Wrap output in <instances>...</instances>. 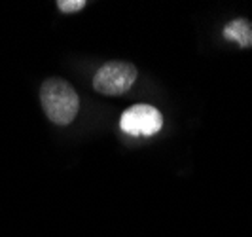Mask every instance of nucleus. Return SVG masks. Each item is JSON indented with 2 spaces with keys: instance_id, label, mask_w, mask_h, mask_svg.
<instances>
[{
  "instance_id": "7ed1b4c3",
  "label": "nucleus",
  "mask_w": 252,
  "mask_h": 237,
  "mask_svg": "<svg viewBox=\"0 0 252 237\" xmlns=\"http://www.w3.org/2000/svg\"><path fill=\"white\" fill-rule=\"evenodd\" d=\"M120 127L131 137H152L161 131L163 116L152 104H135L122 114Z\"/></svg>"
},
{
  "instance_id": "20e7f679",
  "label": "nucleus",
  "mask_w": 252,
  "mask_h": 237,
  "mask_svg": "<svg viewBox=\"0 0 252 237\" xmlns=\"http://www.w3.org/2000/svg\"><path fill=\"white\" fill-rule=\"evenodd\" d=\"M224 38L237 42L241 48L252 46V23L247 19H233L224 27Z\"/></svg>"
},
{
  "instance_id": "f03ea898",
  "label": "nucleus",
  "mask_w": 252,
  "mask_h": 237,
  "mask_svg": "<svg viewBox=\"0 0 252 237\" xmlns=\"http://www.w3.org/2000/svg\"><path fill=\"white\" fill-rule=\"evenodd\" d=\"M137 80V67L131 63L124 61H110L104 63L97 74L93 78V88L101 95L118 97L124 95L131 89V86Z\"/></svg>"
},
{
  "instance_id": "f257e3e1",
  "label": "nucleus",
  "mask_w": 252,
  "mask_h": 237,
  "mask_svg": "<svg viewBox=\"0 0 252 237\" xmlns=\"http://www.w3.org/2000/svg\"><path fill=\"white\" fill-rule=\"evenodd\" d=\"M40 102L46 116L55 125L72 124L80 110V97L76 89L63 78H48L42 84Z\"/></svg>"
},
{
  "instance_id": "39448f33",
  "label": "nucleus",
  "mask_w": 252,
  "mask_h": 237,
  "mask_svg": "<svg viewBox=\"0 0 252 237\" xmlns=\"http://www.w3.org/2000/svg\"><path fill=\"white\" fill-rule=\"evenodd\" d=\"M57 8L64 13L80 12L86 8V0H57Z\"/></svg>"
}]
</instances>
